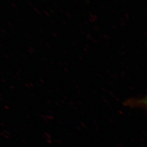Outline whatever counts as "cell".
I'll return each instance as SVG.
<instances>
[{"mask_svg": "<svg viewBox=\"0 0 147 147\" xmlns=\"http://www.w3.org/2000/svg\"><path fill=\"white\" fill-rule=\"evenodd\" d=\"M124 105L125 106L130 107L131 108L142 107L147 108V96L141 99L130 98L125 101Z\"/></svg>", "mask_w": 147, "mask_h": 147, "instance_id": "1", "label": "cell"}]
</instances>
